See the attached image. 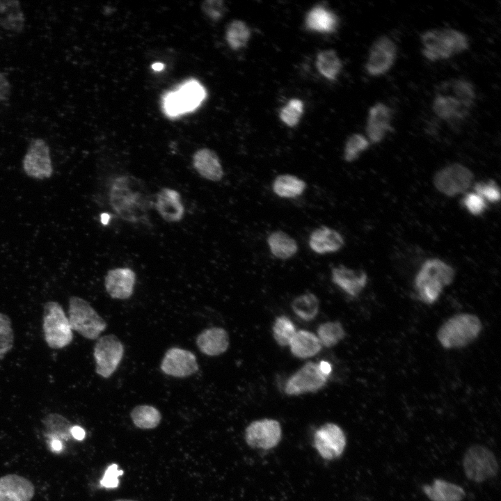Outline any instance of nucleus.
Segmentation results:
<instances>
[{
	"mask_svg": "<svg viewBox=\"0 0 501 501\" xmlns=\"http://www.w3.org/2000/svg\"><path fill=\"white\" fill-rule=\"evenodd\" d=\"M109 203L123 220L131 223L145 222L153 206L152 196L145 183L132 175H120L111 184Z\"/></svg>",
	"mask_w": 501,
	"mask_h": 501,
	"instance_id": "obj_1",
	"label": "nucleus"
},
{
	"mask_svg": "<svg viewBox=\"0 0 501 501\" xmlns=\"http://www.w3.org/2000/svg\"><path fill=\"white\" fill-rule=\"evenodd\" d=\"M476 99L473 84L463 78L440 83L432 102L435 115L446 122H456L469 115Z\"/></svg>",
	"mask_w": 501,
	"mask_h": 501,
	"instance_id": "obj_2",
	"label": "nucleus"
},
{
	"mask_svg": "<svg viewBox=\"0 0 501 501\" xmlns=\"http://www.w3.org/2000/svg\"><path fill=\"white\" fill-rule=\"evenodd\" d=\"M422 52L431 61L450 58L469 47L466 34L453 28L431 29L420 36Z\"/></svg>",
	"mask_w": 501,
	"mask_h": 501,
	"instance_id": "obj_3",
	"label": "nucleus"
},
{
	"mask_svg": "<svg viewBox=\"0 0 501 501\" xmlns=\"http://www.w3.org/2000/svg\"><path fill=\"white\" fill-rule=\"evenodd\" d=\"M482 330V324L477 316L460 313L451 317L440 326L437 338L445 349H460L475 340Z\"/></svg>",
	"mask_w": 501,
	"mask_h": 501,
	"instance_id": "obj_4",
	"label": "nucleus"
},
{
	"mask_svg": "<svg viewBox=\"0 0 501 501\" xmlns=\"http://www.w3.org/2000/svg\"><path fill=\"white\" fill-rule=\"evenodd\" d=\"M42 329L45 340L51 349H63L73 340L68 318L62 306L56 301H50L45 303Z\"/></svg>",
	"mask_w": 501,
	"mask_h": 501,
	"instance_id": "obj_5",
	"label": "nucleus"
},
{
	"mask_svg": "<svg viewBox=\"0 0 501 501\" xmlns=\"http://www.w3.org/2000/svg\"><path fill=\"white\" fill-rule=\"evenodd\" d=\"M67 318L72 330L88 340L99 338L106 328L102 317L86 300L79 296L70 297Z\"/></svg>",
	"mask_w": 501,
	"mask_h": 501,
	"instance_id": "obj_6",
	"label": "nucleus"
},
{
	"mask_svg": "<svg viewBox=\"0 0 501 501\" xmlns=\"http://www.w3.org/2000/svg\"><path fill=\"white\" fill-rule=\"evenodd\" d=\"M205 88L196 80L184 82L173 92L166 93L163 98V109L170 117L193 111L206 97Z\"/></svg>",
	"mask_w": 501,
	"mask_h": 501,
	"instance_id": "obj_7",
	"label": "nucleus"
},
{
	"mask_svg": "<svg viewBox=\"0 0 501 501\" xmlns=\"http://www.w3.org/2000/svg\"><path fill=\"white\" fill-rule=\"evenodd\" d=\"M463 466L467 478L477 483L495 477L499 470L493 453L481 445H475L468 449L463 456Z\"/></svg>",
	"mask_w": 501,
	"mask_h": 501,
	"instance_id": "obj_8",
	"label": "nucleus"
},
{
	"mask_svg": "<svg viewBox=\"0 0 501 501\" xmlns=\"http://www.w3.org/2000/svg\"><path fill=\"white\" fill-rule=\"evenodd\" d=\"M474 175L466 166L453 163L438 170L434 177V185L442 194L454 197L466 191L472 184Z\"/></svg>",
	"mask_w": 501,
	"mask_h": 501,
	"instance_id": "obj_9",
	"label": "nucleus"
},
{
	"mask_svg": "<svg viewBox=\"0 0 501 501\" xmlns=\"http://www.w3.org/2000/svg\"><path fill=\"white\" fill-rule=\"evenodd\" d=\"M123 355L124 346L115 335L99 337L93 349L96 373L105 379L110 377L117 369Z\"/></svg>",
	"mask_w": 501,
	"mask_h": 501,
	"instance_id": "obj_10",
	"label": "nucleus"
},
{
	"mask_svg": "<svg viewBox=\"0 0 501 501\" xmlns=\"http://www.w3.org/2000/svg\"><path fill=\"white\" fill-rule=\"evenodd\" d=\"M328 376L324 374L319 363L308 361L287 379L284 391L287 395H299L323 388Z\"/></svg>",
	"mask_w": 501,
	"mask_h": 501,
	"instance_id": "obj_11",
	"label": "nucleus"
},
{
	"mask_svg": "<svg viewBox=\"0 0 501 501\" xmlns=\"http://www.w3.org/2000/svg\"><path fill=\"white\" fill-rule=\"evenodd\" d=\"M396 56L397 46L394 41L385 35H380L369 49L365 69L370 76H381L391 68Z\"/></svg>",
	"mask_w": 501,
	"mask_h": 501,
	"instance_id": "obj_12",
	"label": "nucleus"
},
{
	"mask_svg": "<svg viewBox=\"0 0 501 501\" xmlns=\"http://www.w3.org/2000/svg\"><path fill=\"white\" fill-rule=\"evenodd\" d=\"M22 164L29 177L35 179L50 177L53 173V167L50 149L47 142L42 138L32 140L24 154Z\"/></svg>",
	"mask_w": 501,
	"mask_h": 501,
	"instance_id": "obj_13",
	"label": "nucleus"
},
{
	"mask_svg": "<svg viewBox=\"0 0 501 501\" xmlns=\"http://www.w3.org/2000/svg\"><path fill=\"white\" fill-rule=\"evenodd\" d=\"M282 429L280 423L273 419L252 422L246 429L245 440L253 448L269 450L280 440Z\"/></svg>",
	"mask_w": 501,
	"mask_h": 501,
	"instance_id": "obj_14",
	"label": "nucleus"
},
{
	"mask_svg": "<svg viewBox=\"0 0 501 501\" xmlns=\"http://www.w3.org/2000/svg\"><path fill=\"white\" fill-rule=\"evenodd\" d=\"M314 445L321 457L332 460L342 454L346 445V438L339 426L333 423H326L316 431Z\"/></svg>",
	"mask_w": 501,
	"mask_h": 501,
	"instance_id": "obj_15",
	"label": "nucleus"
},
{
	"mask_svg": "<svg viewBox=\"0 0 501 501\" xmlns=\"http://www.w3.org/2000/svg\"><path fill=\"white\" fill-rule=\"evenodd\" d=\"M160 367L167 375L183 378L195 374L198 370V364L196 356L191 351L172 347L166 351Z\"/></svg>",
	"mask_w": 501,
	"mask_h": 501,
	"instance_id": "obj_16",
	"label": "nucleus"
},
{
	"mask_svg": "<svg viewBox=\"0 0 501 501\" xmlns=\"http://www.w3.org/2000/svg\"><path fill=\"white\" fill-rule=\"evenodd\" d=\"M392 119V110L383 102H376L369 108L365 131L370 143H381L393 130Z\"/></svg>",
	"mask_w": 501,
	"mask_h": 501,
	"instance_id": "obj_17",
	"label": "nucleus"
},
{
	"mask_svg": "<svg viewBox=\"0 0 501 501\" xmlns=\"http://www.w3.org/2000/svg\"><path fill=\"white\" fill-rule=\"evenodd\" d=\"M136 274L129 268L109 270L104 279L106 292L112 299H127L134 292Z\"/></svg>",
	"mask_w": 501,
	"mask_h": 501,
	"instance_id": "obj_18",
	"label": "nucleus"
},
{
	"mask_svg": "<svg viewBox=\"0 0 501 501\" xmlns=\"http://www.w3.org/2000/svg\"><path fill=\"white\" fill-rule=\"evenodd\" d=\"M35 493L28 479L16 474L0 477V501H30Z\"/></svg>",
	"mask_w": 501,
	"mask_h": 501,
	"instance_id": "obj_19",
	"label": "nucleus"
},
{
	"mask_svg": "<svg viewBox=\"0 0 501 501\" xmlns=\"http://www.w3.org/2000/svg\"><path fill=\"white\" fill-rule=\"evenodd\" d=\"M367 275L362 270H354L340 265L331 269V280L351 296H358L367 283Z\"/></svg>",
	"mask_w": 501,
	"mask_h": 501,
	"instance_id": "obj_20",
	"label": "nucleus"
},
{
	"mask_svg": "<svg viewBox=\"0 0 501 501\" xmlns=\"http://www.w3.org/2000/svg\"><path fill=\"white\" fill-rule=\"evenodd\" d=\"M154 206L159 215L167 222H178L184 216V208L180 194L175 189H161L157 193Z\"/></svg>",
	"mask_w": 501,
	"mask_h": 501,
	"instance_id": "obj_21",
	"label": "nucleus"
},
{
	"mask_svg": "<svg viewBox=\"0 0 501 501\" xmlns=\"http://www.w3.org/2000/svg\"><path fill=\"white\" fill-rule=\"evenodd\" d=\"M196 342L202 353L209 356H216L228 350L229 336L224 328L212 327L201 331L196 337Z\"/></svg>",
	"mask_w": 501,
	"mask_h": 501,
	"instance_id": "obj_22",
	"label": "nucleus"
},
{
	"mask_svg": "<svg viewBox=\"0 0 501 501\" xmlns=\"http://www.w3.org/2000/svg\"><path fill=\"white\" fill-rule=\"evenodd\" d=\"M193 166L202 177L208 180L218 182L223 177L220 159L211 149L205 148L198 150L193 155Z\"/></svg>",
	"mask_w": 501,
	"mask_h": 501,
	"instance_id": "obj_23",
	"label": "nucleus"
},
{
	"mask_svg": "<svg viewBox=\"0 0 501 501\" xmlns=\"http://www.w3.org/2000/svg\"><path fill=\"white\" fill-rule=\"evenodd\" d=\"M308 244L315 253L325 254L338 251L343 247L344 241L335 230L322 226L312 232Z\"/></svg>",
	"mask_w": 501,
	"mask_h": 501,
	"instance_id": "obj_24",
	"label": "nucleus"
},
{
	"mask_svg": "<svg viewBox=\"0 0 501 501\" xmlns=\"http://www.w3.org/2000/svg\"><path fill=\"white\" fill-rule=\"evenodd\" d=\"M0 27L12 33L24 31L25 15L19 1L0 0Z\"/></svg>",
	"mask_w": 501,
	"mask_h": 501,
	"instance_id": "obj_25",
	"label": "nucleus"
},
{
	"mask_svg": "<svg viewBox=\"0 0 501 501\" xmlns=\"http://www.w3.org/2000/svg\"><path fill=\"white\" fill-rule=\"evenodd\" d=\"M414 286L420 300L427 305L436 303L445 287L438 278L420 270L415 277Z\"/></svg>",
	"mask_w": 501,
	"mask_h": 501,
	"instance_id": "obj_26",
	"label": "nucleus"
},
{
	"mask_svg": "<svg viewBox=\"0 0 501 501\" xmlns=\"http://www.w3.org/2000/svg\"><path fill=\"white\" fill-rule=\"evenodd\" d=\"M291 353L299 358H308L317 355L322 345L317 336L312 332L300 330L296 332L289 344Z\"/></svg>",
	"mask_w": 501,
	"mask_h": 501,
	"instance_id": "obj_27",
	"label": "nucleus"
},
{
	"mask_svg": "<svg viewBox=\"0 0 501 501\" xmlns=\"http://www.w3.org/2000/svg\"><path fill=\"white\" fill-rule=\"evenodd\" d=\"M308 29L319 33H332L337 26V17L323 6L313 7L308 13L305 21Z\"/></svg>",
	"mask_w": 501,
	"mask_h": 501,
	"instance_id": "obj_28",
	"label": "nucleus"
},
{
	"mask_svg": "<svg viewBox=\"0 0 501 501\" xmlns=\"http://www.w3.org/2000/svg\"><path fill=\"white\" fill-rule=\"evenodd\" d=\"M422 490L431 501H462L466 497L461 487L440 479H435L432 486H423Z\"/></svg>",
	"mask_w": 501,
	"mask_h": 501,
	"instance_id": "obj_29",
	"label": "nucleus"
},
{
	"mask_svg": "<svg viewBox=\"0 0 501 501\" xmlns=\"http://www.w3.org/2000/svg\"><path fill=\"white\" fill-rule=\"evenodd\" d=\"M267 244L272 255L280 260L291 258L298 250L296 241L282 231L271 232L267 237Z\"/></svg>",
	"mask_w": 501,
	"mask_h": 501,
	"instance_id": "obj_30",
	"label": "nucleus"
},
{
	"mask_svg": "<svg viewBox=\"0 0 501 501\" xmlns=\"http://www.w3.org/2000/svg\"><path fill=\"white\" fill-rule=\"evenodd\" d=\"M306 188L305 182L292 175H280L272 184L274 193L280 198H292L301 195Z\"/></svg>",
	"mask_w": 501,
	"mask_h": 501,
	"instance_id": "obj_31",
	"label": "nucleus"
},
{
	"mask_svg": "<svg viewBox=\"0 0 501 501\" xmlns=\"http://www.w3.org/2000/svg\"><path fill=\"white\" fill-rule=\"evenodd\" d=\"M316 67L321 75L333 81L337 79L342 69V62L332 49L319 51L316 58Z\"/></svg>",
	"mask_w": 501,
	"mask_h": 501,
	"instance_id": "obj_32",
	"label": "nucleus"
},
{
	"mask_svg": "<svg viewBox=\"0 0 501 501\" xmlns=\"http://www.w3.org/2000/svg\"><path fill=\"white\" fill-rule=\"evenodd\" d=\"M130 416L136 427L142 429H150L157 427L161 420L159 411L150 405H138L134 407Z\"/></svg>",
	"mask_w": 501,
	"mask_h": 501,
	"instance_id": "obj_33",
	"label": "nucleus"
},
{
	"mask_svg": "<svg viewBox=\"0 0 501 501\" xmlns=\"http://www.w3.org/2000/svg\"><path fill=\"white\" fill-rule=\"evenodd\" d=\"M294 314L304 321L314 319L319 312V301L312 293H306L296 296L291 303Z\"/></svg>",
	"mask_w": 501,
	"mask_h": 501,
	"instance_id": "obj_34",
	"label": "nucleus"
},
{
	"mask_svg": "<svg viewBox=\"0 0 501 501\" xmlns=\"http://www.w3.org/2000/svg\"><path fill=\"white\" fill-rule=\"evenodd\" d=\"M250 30L246 22L239 19L232 21L225 30V40L233 50L244 48L250 38Z\"/></svg>",
	"mask_w": 501,
	"mask_h": 501,
	"instance_id": "obj_35",
	"label": "nucleus"
},
{
	"mask_svg": "<svg viewBox=\"0 0 501 501\" xmlns=\"http://www.w3.org/2000/svg\"><path fill=\"white\" fill-rule=\"evenodd\" d=\"M419 270L437 278L445 287L451 285L455 277L453 267L438 258L427 260Z\"/></svg>",
	"mask_w": 501,
	"mask_h": 501,
	"instance_id": "obj_36",
	"label": "nucleus"
},
{
	"mask_svg": "<svg viewBox=\"0 0 501 501\" xmlns=\"http://www.w3.org/2000/svg\"><path fill=\"white\" fill-rule=\"evenodd\" d=\"M346 335V332L338 321H327L317 328V337L322 346L331 348L337 344Z\"/></svg>",
	"mask_w": 501,
	"mask_h": 501,
	"instance_id": "obj_37",
	"label": "nucleus"
},
{
	"mask_svg": "<svg viewBox=\"0 0 501 501\" xmlns=\"http://www.w3.org/2000/svg\"><path fill=\"white\" fill-rule=\"evenodd\" d=\"M273 336L277 344L281 347L289 345L296 330L292 320L285 315L276 318L272 326Z\"/></svg>",
	"mask_w": 501,
	"mask_h": 501,
	"instance_id": "obj_38",
	"label": "nucleus"
},
{
	"mask_svg": "<svg viewBox=\"0 0 501 501\" xmlns=\"http://www.w3.org/2000/svg\"><path fill=\"white\" fill-rule=\"evenodd\" d=\"M45 424L50 431L49 437L51 439L58 438H68L70 434V422L63 416L58 413H50L45 417Z\"/></svg>",
	"mask_w": 501,
	"mask_h": 501,
	"instance_id": "obj_39",
	"label": "nucleus"
},
{
	"mask_svg": "<svg viewBox=\"0 0 501 501\" xmlns=\"http://www.w3.org/2000/svg\"><path fill=\"white\" fill-rule=\"evenodd\" d=\"M367 138L360 134H353L347 140L344 148V159L347 162L356 160L360 154L369 147Z\"/></svg>",
	"mask_w": 501,
	"mask_h": 501,
	"instance_id": "obj_40",
	"label": "nucleus"
},
{
	"mask_svg": "<svg viewBox=\"0 0 501 501\" xmlns=\"http://www.w3.org/2000/svg\"><path fill=\"white\" fill-rule=\"evenodd\" d=\"M303 102L297 98L291 99L279 113L280 120L288 127L296 126L303 113Z\"/></svg>",
	"mask_w": 501,
	"mask_h": 501,
	"instance_id": "obj_41",
	"label": "nucleus"
},
{
	"mask_svg": "<svg viewBox=\"0 0 501 501\" xmlns=\"http://www.w3.org/2000/svg\"><path fill=\"white\" fill-rule=\"evenodd\" d=\"M14 333L9 317L0 312V359H3L12 349Z\"/></svg>",
	"mask_w": 501,
	"mask_h": 501,
	"instance_id": "obj_42",
	"label": "nucleus"
},
{
	"mask_svg": "<svg viewBox=\"0 0 501 501\" xmlns=\"http://www.w3.org/2000/svg\"><path fill=\"white\" fill-rule=\"evenodd\" d=\"M474 192L479 195L486 202L496 203L501 198L499 186L491 180L477 182L474 186Z\"/></svg>",
	"mask_w": 501,
	"mask_h": 501,
	"instance_id": "obj_43",
	"label": "nucleus"
},
{
	"mask_svg": "<svg viewBox=\"0 0 501 501\" xmlns=\"http://www.w3.org/2000/svg\"><path fill=\"white\" fill-rule=\"evenodd\" d=\"M462 206L472 216H480L488 208L487 202L477 193L469 192L462 198Z\"/></svg>",
	"mask_w": 501,
	"mask_h": 501,
	"instance_id": "obj_44",
	"label": "nucleus"
},
{
	"mask_svg": "<svg viewBox=\"0 0 501 501\" xmlns=\"http://www.w3.org/2000/svg\"><path fill=\"white\" fill-rule=\"evenodd\" d=\"M201 9L205 15L213 21L220 20L226 13V6L221 0H207L202 2Z\"/></svg>",
	"mask_w": 501,
	"mask_h": 501,
	"instance_id": "obj_45",
	"label": "nucleus"
},
{
	"mask_svg": "<svg viewBox=\"0 0 501 501\" xmlns=\"http://www.w3.org/2000/svg\"><path fill=\"white\" fill-rule=\"evenodd\" d=\"M123 474V470H118V466L116 463L110 465L104 472L100 481L102 486L106 488H116L118 486V477Z\"/></svg>",
	"mask_w": 501,
	"mask_h": 501,
	"instance_id": "obj_46",
	"label": "nucleus"
},
{
	"mask_svg": "<svg viewBox=\"0 0 501 501\" xmlns=\"http://www.w3.org/2000/svg\"><path fill=\"white\" fill-rule=\"evenodd\" d=\"M11 94V85L6 77L0 71V102L7 100Z\"/></svg>",
	"mask_w": 501,
	"mask_h": 501,
	"instance_id": "obj_47",
	"label": "nucleus"
},
{
	"mask_svg": "<svg viewBox=\"0 0 501 501\" xmlns=\"http://www.w3.org/2000/svg\"><path fill=\"white\" fill-rule=\"evenodd\" d=\"M70 434L74 438L81 440L85 438V430L79 426H72L70 429Z\"/></svg>",
	"mask_w": 501,
	"mask_h": 501,
	"instance_id": "obj_48",
	"label": "nucleus"
},
{
	"mask_svg": "<svg viewBox=\"0 0 501 501\" xmlns=\"http://www.w3.org/2000/svg\"><path fill=\"white\" fill-rule=\"evenodd\" d=\"M319 366L321 372L324 374H325L326 375L329 376L331 372V366L330 363H328V362H326V361H321L319 363Z\"/></svg>",
	"mask_w": 501,
	"mask_h": 501,
	"instance_id": "obj_49",
	"label": "nucleus"
},
{
	"mask_svg": "<svg viewBox=\"0 0 501 501\" xmlns=\"http://www.w3.org/2000/svg\"><path fill=\"white\" fill-rule=\"evenodd\" d=\"M50 447L53 452H59L62 450V443L60 440L51 439Z\"/></svg>",
	"mask_w": 501,
	"mask_h": 501,
	"instance_id": "obj_50",
	"label": "nucleus"
},
{
	"mask_svg": "<svg viewBox=\"0 0 501 501\" xmlns=\"http://www.w3.org/2000/svg\"><path fill=\"white\" fill-rule=\"evenodd\" d=\"M152 68L156 71H160L164 68V64L161 63H155L152 65Z\"/></svg>",
	"mask_w": 501,
	"mask_h": 501,
	"instance_id": "obj_51",
	"label": "nucleus"
},
{
	"mask_svg": "<svg viewBox=\"0 0 501 501\" xmlns=\"http://www.w3.org/2000/svg\"><path fill=\"white\" fill-rule=\"evenodd\" d=\"M115 501H136V500H129V499H118Z\"/></svg>",
	"mask_w": 501,
	"mask_h": 501,
	"instance_id": "obj_52",
	"label": "nucleus"
}]
</instances>
